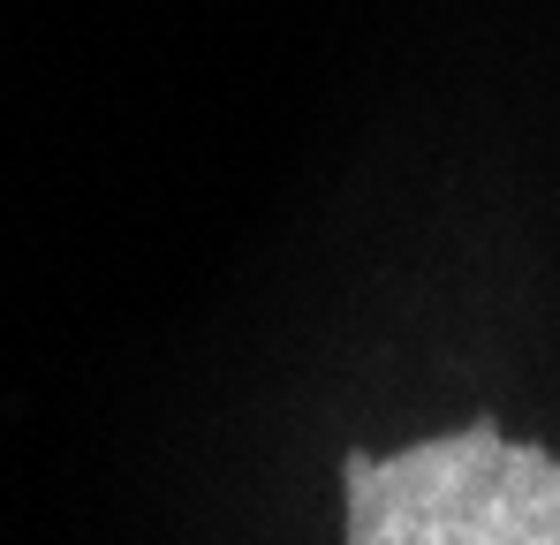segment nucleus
<instances>
[{
	"mask_svg": "<svg viewBox=\"0 0 560 545\" xmlns=\"http://www.w3.org/2000/svg\"><path fill=\"white\" fill-rule=\"evenodd\" d=\"M349 545H560V462L492 417L401 454H349Z\"/></svg>",
	"mask_w": 560,
	"mask_h": 545,
	"instance_id": "nucleus-1",
	"label": "nucleus"
}]
</instances>
